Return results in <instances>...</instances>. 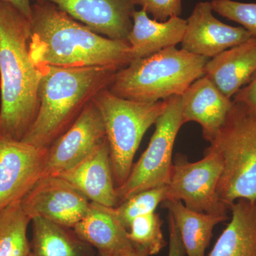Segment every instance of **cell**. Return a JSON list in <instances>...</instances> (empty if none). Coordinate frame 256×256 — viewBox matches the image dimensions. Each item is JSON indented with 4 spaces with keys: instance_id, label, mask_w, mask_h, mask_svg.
<instances>
[{
    "instance_id": "obj_12",
    "label": "cell",
    "mask_w": 256,
    "mask_h": 256,
    "mask_svg": "<svg viewBox=\"0 0 256 256\" xmlns=\"http://www.w3.org/2000/svg\"><path fill=\"white\" fill-rule=\"evenodd\" d=\"M210 2L195 6L186 20L182 48L192 54L212 58L252 38L242 26L226 24L215 18Z\"/></svg>"
},
{
    "instance_id": "obj_3",
    "label": "cell",
    "mask_w": 256,
    "mask_h": 256,
    "mask_svg": "<svg viewBox=\"0 0 256 256\" xmlns=\"http://www.w3.org/2000/svg\"><path fill=\"white\" fill-rule=\"evenodd\" d=\"M40 108L22 140L48 149L74 124L99 92L109 88L117 69L110 67H38Z\"/></svg>"
},
{
    "instance_id": "obj_5",
    "label": "cell",
    "mask_w": 256,
    "mask_h": 256,
    "mask_svg": "<svg viewBox=\"0 0 256 256\" xmlns=\"http://www.w3.org/2000/svg\"><path fill=\"white\" fill-rule=\"evenodd\" d=\"M208 149L218 154L223 163L217 188L220 201L229 210L237 200L256 201V116L234 102Z\"/></svg>"
},
{
    "instance_id": "obj_1",
    "label": "cell",
    "mask_w": 256,
    "mask_h": 256,
    "mask_svg": "<svg viewBox=\"0 0 256 256\" xmlns=\"http://www.w3.org/2000/svg\"><path fill=\"white\" fill-rule=\"evenodd\" d=\"M30 56L36 67H110L132 60L128 41L108 38L74 20L56 5L32 6Z\"/></svg>"
},
{
    "instance_id": "obj_18",
    "label": "cell",
    "mask_w": 256,
    "mask_h": 256,
    "mask_svg": "<svg viewBox=\"0 0 256 256\" xmlns=\"http://www.w3.org/2000/svg\"><path fill=\"white\" fill-rule=\"evenodd\" d=\"M186 26V20L174 16L165 22L151 18L146 11L136 10L132 26L128 36L133 60L146 58L165 48L181 43Z\"/></svg>"
},
{
    "instance_id": "obj_8",
    "label": "cell",
    "mask_w": 256,
    "mask_h": 256,
    "mask_svg": "<svg viewBox=\"0 0 256 256\" xmlns=\"http://www.w3.org/2000/svg\"><path fill=\"white\" fill-rule=\"evenodd\" d=\"M222 171V158L208 148L203 159L194 162L178 154L166 186V200L183 202L185 206L194 212L228 216V207L220 201L217 192Z\"/></svg>"
},
{
    "instance_id": "obj_32",
    "label": "cell",
    "mask_w": 256,
    "mask_h": 256,
    "mask_svg": "<svg viewBox=\"0 0 256 256\" xmlns=\"http://www.w3.org/2000/svg\"><path fill=\"white\" fill-rule=\"evenodd\" d=\"M99 256H106L102 255V254H99Z\"/></svg>"
},
{
    "instance_id": "obj_7",
    "label": "cell",
    "mask_w": 256,
    "mask_h": 256,
    "mask_svg": "<svg viewBox=\"0 0 256 256\" xmlns=\"http://www.w3.org/2000/svg\"><path fill=\"white\" fill-rule=\"evenodd\" d=\"M183 124L181 96H172L154 124L156 130L148 148L133 165L127 180L116 188L118 204L140 192L168 184L174 144Z\"/></svg>"
},
{
    "instance_id": "obj_4",
    "label": "cell",
    "mask_w": 256,
    "mask_h": 256,
    "mask_svg": "<svg viewBox=\"0 0 256 256\" xmlns=\"http://www.w3.org/2000/svg\"><path fill=\"white\" fill-rule=\"evenodd\" d=\"M210 58L170 47L146 58L133 60L118 70L109 90L114 95L141 102L182 96L204 76Z\"/></svg>"
},
{
    "instance_id": "obj_19",
    "label": "cell",
    "mask_w": 256,
    "mask_h": 256,
    "mask_svg": "<svg viewBox=\"0 0 256 256\" xmlns=\"http://www.w3.org/2000/svg\"><path fill=\"white\" fill-rule=\"evenodd\" d=\"M232 220L208 256H256V201L237 200Z\"/></svg>"
},
{
    "instance_id": "obj_21",
    "label": "cell",
    "mask_w": 256,
    "mask_h": 256,
    "mask_svg": "<svg viewBox=\"0 0 256 256\" xmlns=\"http://www.w3.org/2000/svg\"><path fill=\"white\" fill-rule=\"evenodd\" d=\"M32 222V252L35 256H92V246L70 228L42 218Z\"/></svg>"
},
{
    "instance_id": "obj_25",
    "label": "cell",
    "mask_w": 256,
    "mask_h": 256,
    "mask_svg": "<svg viewBox=\"0 0 256 256\" xmlns=\"http://www.w3.org/2000/svg\"><path fill=\"white\" fill-rule=\"evenodd\" d=\"M210 3L214 12L242 25L252 37L256 38V2L213 0Z\"/></svg>"
},
{
    "instance_id": "obj_28",
    "label": "cell",
    "mask_w": 256,
    "mask_h": 256,
    "mask_svg": "<svg viewBox=\"0 0 256 256\" xmlns=\"http://www.w3.org/2000/svg\"><path fill=\"white\" fill-rule=\"evenodd\" d=\"M168 226L170 238L168 256H186L178 226L175 224L172 216L170 213L168 215Z\"/></svg>"
},
{
    "instance_id": "obj_15",
    "label": "cell",
    "mask_w": 256,
    "mask_h": 256,
    "mask_svg": "<svg viewBox=\"0 0 256 256\" xmlns=\"http://www.w3.org/2000/svg\"><path fill=\"white\" fill-rule=\"evenodd\" d=\"M57 176L72 184L92 203L110 208L118 205L107 139L82 162Z\"/></svg>"
},
{
    "instance_id": "obj_26",
    "label": "cell",
    "mask_w": 256,
    "mask_h": 256,
    "mask_svg": "<svg viewBox=\"0 0 256 256\" xmlns=\"http://www.w3.org/2000/svg\"><path fill=\"white\" fill-rule=\"evenodd\" d=\"M132 2L156 21L165 22L182 12V0H132Z\"/></svg>"
},
{
    "instance_id": "obj_22",
    "label": "cell",
    "mask_w": 256,
    "mask_h": 256,
    "mask_svg": "<svg viewBox=\"0 0 256 256\" xmlns=\"http://www.w3.org/2000/svg\"><path fill=\"white\" fill-rule=\"evenodd\" d=\"M31 218L15 202L0 212V256H28L31 242L28 238Z\"/></svg>"
},
{
    "instance_id": "obj_10",
    "label": "cell",
    "mask_w": 256,
    "mask_h": 256,
    "mask_svg": "<svg viewBox=\"0 0 256 256\" xmlns=\"http://www.w3.org/2000/svg\"><path fill=\"white\" fill-rule=\"evenodd\" d=\"M47 149L0 136V212L21 201L43 176Z\"/></svg>"
},
{
    "instance_id": "obj_14",
    "label": "cell",
    "mask_w": 256,
    "mask_h": 256,
    "mask_svg": "<svg viewBox=\"0 0 256 256\" xmlns=\"http://www.w3.org/2000/svg\"><path fill=\"white\" fill-rule=\"evenodd\" d=\"M181 104L184 124H200L204 138L210 144L225 124L234 102L204 75L185 90Z\"/></svg>"
},
{
    "instance_id": "obj_24",
    "label": "cell",
    "mask_w": 256,
    "mask_h": 256,
    "mask_svg": "<svg viewBox=\"0 0 256 256\" xmlns=\"http://www.w3.org/2000/svg\"><path fill=\"white\" fill-rule=\"evenodd\" d=\"M166 186L146 190L130 197L117 206L111 208L112 213L126 230L134 218L156 212V207L166 200Z\"/></svg>"
},
{
    "instance_id": "obj_29",
    "label": "cell",
    "mask_w": 256,
    "mask_h": 256,
    "mask_svg": "<svg viewBox=\"0 0 256 256\" xmlns=\"http://www.w3.org/2000/svg\"><path fill=\"white\" fill-rule=\"evenodd\" d=\"M0 2L9 3L24 15L28 20L32 18L31 0H0Z\"/></svg>"
},
{
    "instance_id": "obj_27",
    "label": "cell",
    "mask_w": 256,
    "mask_h": 256,
    "mask_svg": "<svg viewBox=\"0 0 256 256\" xmlns=\"http://www.w3.org/2000/svg\"><path fill=\"white\" fill-rule=\"evenodd\" d=\"M232 100L242 106L249 114L256 116V74L250 82L234 96Z\"/></svg>"
},
{
    "instance_id": "obj_31",
    "label": "cell",
    "mask_w": 256,
    "mask_h": 256,
    "mask_svg": "<svg viewBox=\"0 0 256 256\" xmlns=\"http://www.w3.org/2000/svg\"><path fill=\"white\" fill-rule=\"evenodd\" d=\"M34 256V254H32V252H31V254H30V256Z\"/></svg>"
},
{
    "instance_id": "obj_13",
    "label": "cell",
    "mask_w": 256,
    "mask_h": 256,
    "mask_svg": "<svg viewBox=\"0 0 256 256\" xmlns=\"http://www.w3.org/2000/svg\"><path fill=\"white\" fill-rule=\"evenodd\" d=\"M56 5L102 36L128 41L132 26V0H35Z\"/></svg>"
},
{
    "instance_id": "obj_16",
    "label": "cell",
    "mask_w": 256,
    "mask_h": 256,
    "mask_svg": "<svg viewBox=\"0 0 256 256\" xmlns=\"http://www.w3.org/2000/svg\"><path fill=\"white\" fill-rule=\"evenodd\" d=\"M74 232L99 254L106 256H134L137 250L128 236V230L114 216L110 207L90 203L87 214L74 226Z\"/></svg>"
},
{
    "instance_id": "obj_17",
    "label": "cell",
    "mask_w": 256,
    "mask_h": 256,
    "mask_svg": "<svg viewBox=\"0 0 256 256\" xmlns=\"http://www.w3.org/2000/svg\"><path fill=\"white\" fill-rule=\"evenodd\" d=\"M256 74V38L224 50L208 60L205 74L224 95L232 99Z\"/></svg>"
},
{
    "instance_id": "obj_23",
    "label": "cell",
    "mask_w": 256,
    "mask_h": 256,
    "mask_svg": "<svg viewBox=\"0 0 256 256\" xmlns=\"http://www.w3.org/2000/svg\"><path fill=\"white\" fill-rule=\"evenodd\" d=\"M163 220L156 212L134 218L128 230V236L138 252L148 256L159 254L166 242L162 230Z\"/></svg>"
},
{
    "instance_id": "obj_9",
    "label": "cell",
    "mask_w": 256,
    "mask_h": 256,
    "mask_svg": "<svg viewBox=\"0 0 256 256\" xmlns=\"http://www.w3.org/2000/svg\"><path fill=\"white\" fill-rule=\"evenodd\" d=\"M90 203L60 176H42L21 200L23 210L32 220L44 218L73 228L87 214Z\"/></svg>"
},
{
    "instance_id": "obj_11",
    "label": "cell",
    "mask_w": 256,
    "mask_h": 256,
    "mask_svg": "<svg viewBox=\"0 0 256 256\" xmlns=\"http://www.w3.org/2000/svg\"><path fill=\"white\" fill-rule=\"evenodd\" d=\"M104 121L94 102L82 110L76 120L47 149L43 176H57L76 166L106 140Z\"/></svg>"
},
{
    "instance_id": "obj_6",
    "label": "cell",
    "mask_w": 256,
    "mask_h": 256,
    "mask_svg": "<svg viewBox=\"0 0 256 256\" xmlns=\"http://www.w3.org/2000/svg\"><path fill=\"white\" fill-rule=\"evenodd\" d=\"M92 102L105 126L114 185L118 188L127 180L141 141L164 112L168 99L137 102L114 95L107 88L99 92Z\"/></svg>"
},
{
    "instance_id": "obj_20",
    "label": "cell",
    "mask_w": 256,
    "mask_h": 256,
    "mask_svg": "<svg viewBox=\"0 0 256 256\" xmlns=\"http://www.w3.org/2000/svg\"><path fill=\"white\" fill-rule=\"evenodd\" d=\"M172 216L180 232L186 256H205L216 226L228 220V216L194 212L176 200L162 203Z\"/></svg>"
},
{
    "instance_id": "obj_30",
    "label": "cell",
    "mask_w": 256,
    "mask_h": 256,
    "mask_svg": "<svg viewBox=\"0 0 256 256\" xmlns=\"http://www.w3.org/2000/svg\"><path fill=\"white\" fill-rule=\"evenodd\" d=\"M134 256H148L146 255V254H144V252H138L137 250V254H136V255Z\"/></svg>"
},
{
    "instance_id": "obj_2",
    "label": "cell",
    "mask_w": 256,
    "mask_h": 256,
    "mask_svg": "<svg viewBox=\"0 0 256 256\" xmlns=\"http://www.w3.org/2000/svg\"><path fill=\"white\" fill-rule=\"evenodd\" d=\"M30 22L0 2V136L22 141L40 108L41 70L30 56Z\"/></svg>"
}]
</instances>
